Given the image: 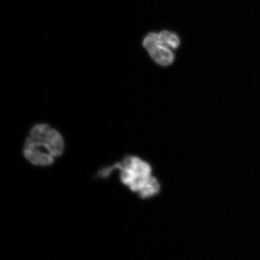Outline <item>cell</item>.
<instances>
[{
	"label": "cell",
	"mask_w": 260,
	"mask_h": 260,
	"mask_svg": "<svg viewBox=\"0 0 260 260\" xmlns=\"http://www.w3.org/2000/svg\"><path fill=\"white\" fill-rule=\"evenodd\" d=\"M116 170L123 186L141 199H150L160 193V181L154 176L151 164L144 159L136 155L126 156L121 161L102 169L97 176L106 178Z\"/></svg>",
	"instance_id": "6da1fadb"
},
{
	"label": "cell",
	"mask_w": 260,
	"mask_h": 260,
	"mask_svg": "<svg viewBox=\"0 0 260 260\" xmlns=\"http://www.w3.org/2000/svg\"><path fill=\"white\" fill-rule=\"evenodd\" d=\"M64 142L57 129L46 123L35 125L29 132L24 148V158L38 167H48L63 154Z\"/></svg>",
	"instance_id": "7a4b0ae2"
},
{
	"label": "cell",
	"mask_w": 260,
	"mask_h": 260,
	"mask_svg": "<svg viewBox=\"0 0 260 260\" xmlns=\"http://www.w3.org/2000/svg\"><path fill=\"white\" fill-rule=\"evenodd\" d=\"M181 43L180 36L171 29L148 32L142 41V47L149 57L161 67H169L174 62V51L180 47Z\"/></svg>",
	"instance_id": "3957f363"
}]
</instances>
